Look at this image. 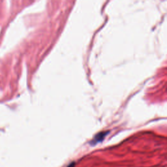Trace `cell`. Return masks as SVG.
<instances>
[{
    "mask_svg": "<svg viewBox=\"0 0 167 167\" xmlns=\"http://www.w3.org/2000/svg\"><path fill=\"white\" fill-rule=\"evenodd\" d=\"M75 163L72 162V163H71L69 165H68V166L67 167H75Z\"/></svg>",
    "mask_w": 167,
    "mask_h": 167,
    "instance_id": "obj_2",
    "label": "cell"
},
{
    "mask_svg": "<svg viewBox=\"0 0 167 167\" xmlns=\"http://www.w3.org/2000/svg\"><path fill=\"white\" fill-rule=\"evenodd\" d=\"M108 133H109V131H107V132H101L98 133L97 135H95V136L94 138V139L90 142V144L94 146V145L97 144L99 142H102L104 140V139L105 138V136L107 135Z\"/></svg>",
    "mask_w": 167,
    "mask_h": 167,
    "instance_id": "obj_1",
    "label": "cell"
}]
</instances>
